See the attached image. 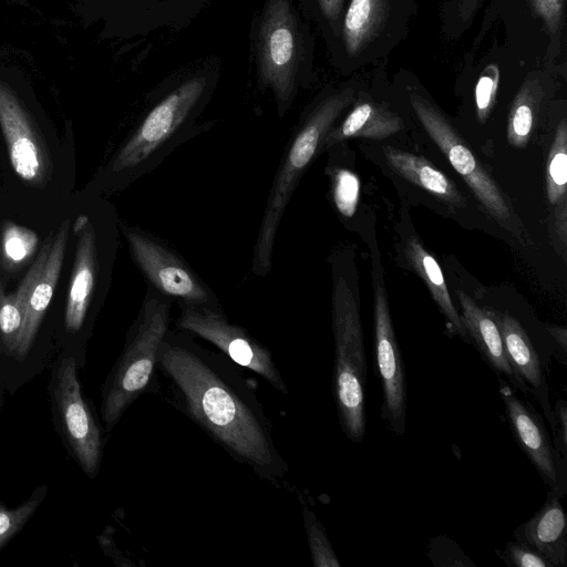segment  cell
<instances>
[{"instance_id": "cell-31", "label": "cell", "mask_w": 567, "mask_h": 567, "mask_svg": "<svg viewBox=\"0 0 567 567\" xmlns=\"http://www.w3.org/2000/svg\"><path fill=\"white\" fill-rule=\"evenodd\" d=\"M504 560L517 567H554L549 560L533 548L517 540L509 542L504 549Z\"/></svg>"}, {"instance_id": "cell-12", "label": "cell", "mask_w": 567, "mask_h": 567, "mask_svg": "<svg viewBox=\"0 0 567 567\" xmlns=\"http://www.w3.org/2000/svg\"><path fill=\"white\" fill-rule=\"evenodd\" d=\"M373 311L375 364L382 390V417L398 436L405 432L406 383L388 296L383 281L382 267L373 268Z\"/></svg>"}, {"instance_id": "cell-10", "label": "cell", "mask_w": 567, "mask_h": 567, "mask_svg": "<svg viewBox=\"0 0 567 567\" xmlns=\"http://www.w3.org/2000/svg\"><path fill=\"white\" fill-rule=\"evenodd\" d=\"M176 327L213 343L236 365L258 373L276 390L288 392L270 351L245 329L229 322L219 307H182Z\"/></svg>"}, {"instance_id": "cell-29", "label": "cell", "mask_w": 567, "mask_h": 567, "mask_svg": "<svg viewBox=\"0 0 567 567\" xmlns=\"http://www.w3.org/2000/svg\"><path fill=\"white\" fill-rule=\"evenodd\" d=\"M305 526L312 563L316 567H340L326 530L312 512L305 509Z\"/></svg>"}, {"instance_id": "cell-20", "label": "cell", "mask_w": 567, "mask_h": 567, "mask_svg": "<svg viewBox=\"0 0 567 567\" xmlns=\"http://www.w3.org/2000/svg\"><path fill=\"white\" fill-rule=\"evenodd\" d=\"M53 234H49L45 238L17 289L9 295L0 289V342L8 355H14L16 353L28 301L47 262Z\"/></svg>"}, {"instance_id": "cell-16", "label": "cell", "mask_w": 567, "mask_h": 567, "mask_svg": "<svg viewBox=\"0 0 567 567\" xmlns=\"http://www.w3.org/2000/svg\"><path fill=\"white\" fill-rule=\"evenodd\" d=\"M70 228V219H65L54 231L47 262L31 291L14 353L20 361L28 355L53 298L63 266Z\"/></svg>"}, {"instance_id": "cell-2", "label": "cell", "mask_w": 567, "mask_h": 567, "mask_svg": "<svg viewBox=\"0 0 567 567\" xmlns=\"http://www.w3.org/2000/svg\"><path fill=\"white\" fill-rule=\"evenodd\" d=\"M354 99L352 87H346L320 100L301 118L290 136L272 179L252 252L251 271L267 276L272 267L277 231L284 213L300 179L323 150L328 132L342 111Z\"/></svg>"}, {"instance_id": "cell-7", "label": "cell", "mask_w": 567, "mask_h": 567, "mask_svg": "<svg viewBox=\"0 0 567 567\" xmlns=\"http://www.w3.org/2000/svg\"><path fill=\"white\" fill-rule=\"evenodd\" d=\"M118 227L148 287L181 307H219L216 295L175 251L145 230L123 221Z\"/></svg>"}, {"instance_id": "cell-35", "label": "cell", "mask_w": 567, "mask_h": 567, "mask_svg": "<svg viewBox=\"0 0 567 567\" xmlns=\"http://www.w3.org/2000/svg\"><path fill=\"white\" fill-rule=\"evenodd\" d=\"M547 331L550 333V336L554 338V340L557 342L559 348L563 350L564 353L567 351V331L563 327L558 326H547Z\"/></svg>"}, {"instance_id": "cell-8", "label": "cell", "mask_w": 567, "mask_h": 567, "mask_svg": "<svg viewBox=\"0 0 567 567\" xmlns=\"http://www.w3.org/2000/svg\"><path fill=\"white\" fill-rule=\"evenodd\" d=\"M52 408L62 440L72 457L90 478L100 470L102 433L83 396L73 357L62 358L51 379Z\"/></svg>"}, {"instance_id": "cell-11", "label": "cell", "mask_w": 567, "mask_h": 567, "mask_svg": "<svg viewBox=\"0 0 567 567\" xmlns=\"http://www.w3.org/2000/svg\"><path fill=\"white\" fill-rule=\"evenodd\" d=\"M0 130L14 174L28 186L44 188L52 177L49 147L27 106L3 82H0Z\"/></svg>"}, {"instance_id": "cell-22", "label": "cell", "mask_w": 567, "mask_h": 567, "mask_svg": "<svg viewBox=\"0 0 567 567\" xmlns=\"http://www.w3.org/2000/svg\"><path fill=\"white\" fill-rule=\"evenodd\" d=\"M404 251L409 264L426 285L433 300L446 318L452 331L457 333L464 341L471 342L462 323L461 316L452 301L444 275L436 259L424 248L415 236H410L406 239Z\"/></svg>"}, {"instance_id": "cell-19", "label": "cell", "mask_w": 567, "mask_h": 567, "mask_svg": "<svg viewBox=\"0 0 567 567\" xmlns=\"http://www.w3.org/2000/svg\"><path fill=\"white\" fill-rule=\"evenodd\" d=\"M404 127L400 115L382 104L373 101L360 100L348 116L336 127L328 132L323 150L351 137L383 140Z\"/></svg>"}, {"instance_id": "cell-27", "label": "cell", "mask_w": 567, "mask_h": 567, "mask_svg": "<svg viewBox=\"0 0 567 567\" xmlns=\"http://www.w3.org/2000/svg\"><path fill=\"white\" fill-rule=\"evenodd\" d=\"M47 491L48 486L45 484L39 486L28 499L12 508L0 502V550L35 514L45 497Z\"/></svg>"}, {"instance_id": "cell-32", "label": "cell", "mask_w": 567, "mask_h": 567, "mask_svg": "<svg viewBox=\"0 0 567 567\" xmlns=\"http://www.w3.org/2000/svg\"><path fill=\"white\" fill-rule=\"evenodd\" d=\"M535 12L543 19L549 32H556L561 23L564 0H530Z\"/></svg>"}, {"instance_id": "cell-15", "label": "cell", "mask_w": 567, "mask_h": 567, "mask_svg": "<svg viewBox=\"0 0 567 567\" xmlns=\"http://www.w3.org/2000/svg\"><path fill=\"white\" fill-rule=\"evenodd\" d=\"M498 326L509 364L524 388L539 403L554 433L555 417L549 388L538 354L520 323L509 313L491 310Z\"/></svg>"}, {"instance_id": "cell-6", "label": "cell", "mask_w": 567, "mask_h": 567, "mask_svg": "<svg viewBox=\"0 0 567 567\" xmlns=\"http://www.w3.org/2000/svg\"><path fill=\"white\" fill-rule=\"evenodd\" d=\"M260 83L274 93L284 116L297 91L302 58V37L290 0H267L256 39Z\"/></svg>"}, {"instance_id": "cell-13", "label": "cell", "mask_w": 567, "mask_h": 567, "mask_svg": "<svg viewBox=\"0 0 567 567\" xmlns=\"http://www.w3.org/2000/svg\"><path fill=\"white\" fill-rule=\"evenodd\" d=\"M501 395L513 436L546 486L560 497L566 492V460L556 450L542 416L501 382Z\"/></svg>"}, {"instance_id": "cell-30", "label": "cell", "mask_w": 567, "mask_h": 567, "mask_svg": "<svg viewBox=\"0 0 567 567\" xmlns=\"http://www.w3.org/2000/svg\"><path fill=\"white\" fill-rule=\"evenodd\" d=\"M499 84V69L491 63L484 68L475 86L477 120L485 123L495 103Z\"/></svg>"}, {"instance_id": "cell-9", "label": "cell", "mask_w": 567, "mask_h": 567, "mask_svg": "<svg viewBox=\"0 0 567 567\" xmlns=\"http://www.w3.org/2000/svg\"><path fill=\"white\" fill-rule=\"evenodd\" d=\"M409 96L422 126L450 164L463 177L478 202L495 220L515 231L517 227L513 224V213L505 195L483 168L464 140L426 99L416 92H410Z\"/></svg>"}, {"instance_id": "cell-1", "label": "cell", "mask_w": 567, "mask_h": 567, "mask_svg": "<svg viewBox=\"0 0 567 567\" xmlns=\"http://www.w3.org/2000/svg\"><path fill=\"white\" fill-rule=\"evenodd\" d=\"M182 332L168 330L156 367L173 384L184 410L260 476H280L285 463L255 393L230 364L231 360L207 351Z\"/></svg>"}, {"instance_id": "cell-14", "label": "cell", "mask_w": 567, "mask_h": 567, "mask_svg": "<svg viewBox=\"0 0 567 567\" xmlns=\"http://www.w3.org/2000/svg\"><path fill=\"white\" fill-rule=\"evenodd\" d=\"M75 254L64 311L69 332L81 330L100 276V248L96 228L86 214H80L73 224Z\"/></svg>"}, {"instance_id": "cell-34", "label": "cell", "mask_w": 567, "mask_h": 567, "mask_svg": "<svg viewBox=\"0 0 567 567\" xmlns=\"http://www.w3.org/2000/svg\"><path fill=\"white\" fill-rule=\"evenodd\" d=\"M320 9L330 22H334L339 19L343 0H318Z\"/></svg>"}, {"instance_id": "cell-21", "label": "cell", "mask_w": 567, "mask_h": 567, "mask_svg": "<svg viewBox=\"0 0 567 567\" xmlns=\"http://www.w3.org/2000/svg\"><path fill=\"white\" fill-rule=\"evenodd\" d=\"M383 154L389 166L408 182L449 205L461 207L465 204L455 184L424 157L391 146H385Z\"/></svg>"}, {"instance_id": "cell-18", "label": "cell", "mask_w": 567, "mask_h": 567, "mask_svg": "<svg viewBox=\"0 0 567 567\" xmlns=\"http://www.w3.org/2000/svg\"><path fill=\"white\" fill-rule=\"evenodd\" d=\"M455 292L462 310L461 320L470 339L474 341L481 354L496 373L506 377L516 389L526 392L509 364L492 311L480 307L465 292L461 290Z\"/></svg>"}, {"instance_id": "cell-5", "label": "cell", "mask_w": 567, "mask_h": 567, "mask_svg": "<svg viewBox=\"0 0 567 567\" xmlns=\"http://www.w3.org/2000/svg\"><path fill=\"white\" fill-rule=\"evenodd\" d=\"M172 301L147 287L124 349L102 389L101 415L111 431L148 386L169 327Z\"/></svg>"}, {"instance_id": "cell-25", "label": "cell", "mask_w": 567, "mask_h": 567, "mask_svg": "<svg viewBox=\"0 0 567 567\" xmlns=\"http://www.w3.org/2000/svg\"><path fill=\"white\" fill-rule=\"evenodd\" d=\"M39 236L32 229L6 220L0 228V262L7 271L24 267L39 251Z\"/></svg>"}, {"instance_id": "cell-23", "label": "cell", "mask_w": 567, "mask_h": 567, "mask_svg": "<svg viewBox=\"0 0 567 567\" xmlns=\"http://www.w3.org/2000/svg\"><path fill=\"white\" fill-rule=\"evenodd\" d=\"M388 11V0H351L342 30L344 47L350 55H357L380 34Z\"/></svg>"}, {"instance_id": "cell-3", "label": "cell", "mask_w": 567, "mask_h": 567, "mask_svg": "<svg viewBox=\"0 0 567 567\" xmlns=\"http://www.w3.org/2000/svg\"><path fill=\"white\" fill-rule=\"evenodd\" d=\"M208 97V79L193 76L159 100L114 153L109 173L133 182L154 169L193 135L194 121Z\"/></svg>"}, {"instance_id": "cell-24", "label": "cell", "mask_w": 567, "mask_h": 567, "mask_svg": "<svg viewBox=\"0 0 567 567\" xmlns=\"http://www.w3.org/2000/svg\"><path fill=\"white\" fill-rule=\"evenodd\" d=\"M547 197L556 208L555 226L563 244L566 243L567 226V124L565 120L558 124L547 161Z\"/></svg>"}, {"instance_id": "cell-17", "label": "cell", "mask_w": 567, "mask_h": 567, "mask_svg": "<svg viewBox=\"0 0 567 567\" xmlns=\"http://www.w3.org/2000/svg\"><path fill=\"white\" fill-rule=\"evenodd\" d=\"M515 540L544 556L554 567L567 565V518L560 496L549 489L544 505L514 532Z\"/></svg>"}, {"instance_id": "cell-26", "label": "cell", "mask_w": 567, "mask_h": 567, "mask_svg": "<svg viewBox=\"0 0 567 567\" xmlns=\"http://www.w3.org/2000/svg\"><path fill=\"white\" fill-rule=\"evenodd\" d=\"M539 96L540 89L536 80L526 81L516 94L507 124V140L512 146L524 147L528 142Z\"/></svg>"}, {"instance_id": "cell-28", "label": "cell", "mask_w": 567, "mask_h": 567, "mask_svg": "<svg viewBox=\"0 0 567 567\" xmlns=\"http://www.w3.org/2000/svg\"><path fill=\"white\" fill-rule=\"evenodd\" d=\"M330 176L332 198L338 212L343 217H352L360 195L358 176L346 168H332Z\"/></svg>"}, {"instance_id": "cell-4", "label": "cell", "mask_w": 567, "mask_h": 567, "mask_svg": "<svg viewBox=\"0 0 567 567\" xmlns=\"http://www.w3.org/2000/svg\"><path fill=\"white\" fill-rule=\"evenodd\" d=\"M332 278L334 401L343 433L352 442L360 443L367 429V360L359 300L349 279L334 265Z\"/></svg>"}, {"instance_id": "cell-33", "label": "cell", "mask_w": 567, "mask_h": 567, "mask_svg": "<svg viewBox=\"0 0 567 567\" xmlns=\"http://www.w3.org/2000/svg\"><path fill=\"white\" fill-rule=\"evenodd\" d=\"M555 430L553 433L554 445L561 457L566 460L567 452V404L564 399L556 401L553 406Z\"/></svg>"}]
</instances>
